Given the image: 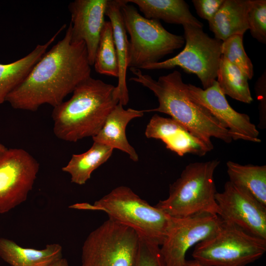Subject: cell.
Here are the masks:
<instances>
[{
    "mask_svg": "<svg viewBox=\"0 0 266 266\" xmlns=\"http://www.w3.org/2000/svg\"><path fill=\"white\" fill-rule=\"evenodd\" d=\"M91 66L84 42L72 39L70 23L64 38L45 53L6 101L31 111L44 104L54 107L91 76Z\"/></svg>",
    "mask_w": 266,
    "mask_h": 266,
    "instance_id": "cell-1",
    "label": "cell"
},
{
    "mask_svg": "<svg viewBox=\"0 0 266 266\" xmlns=\"http://www.w3.org/2000/svg\"><path fill=\"white\" fill-rule=\"evenodd\" d=\"M133 75L130 80L153 92L157 98V107L144 112L166 114L186 127L192 133L208 142L213 137L225 142L236 140L235 136L222 125L204 107L193 100L187 94V84L182 74L175 70L157 80L143 74L139 68H130Z\"/></svg>",
    "mask_w": 266,
    "mask_h": 266,
    "instance_id": "cell-2",
    "label": "cell"
},
{
    "mask_svg": "<svg viewBox=\"0 0 266 266\" xmlns=\"http://www.w3.org/2000/svg\"><path fill=\"white\" fill-rule=\"evenodd\" d=\"M115 86L89 77L80 83L71 97L53 107V132L59 139L76 142L96 136L119 103Z\"/></svg>",
    "mask_w": 266,
    "mask_h": 266,
    "instance_id": "cell-3",
    "label": "cell"
},
{
    "mask_svg": "<svg viewBox=\"0 0 266 266\" xmlns=\"http://www.w3.org/2000/svg\"><path fill=\"white\" fill-rule=\"evenodd\" d=\"M69 207L102 211L108 219L131 228L140 237L160 246L165 238L170 218L125 186L116 187L93 204L77 203Z\"/></svg>",
    "mask_w": 266,
    "mask_h": 266,
    "instance_id": "cell-4",
    "label": "cell"
},
{
    "mask_svg": "<svg viewBox=\"0 0 266 266\" xmlns=\"http://www.w3.org/2000/svg\"><path fill=\"white\" fill-rule=\"evenodd\" d=\"M220 161L213 160L189 164L170 185L169 195L154 205L173 218L202 213L219 215L214 173Z\"/></svg>",
    "mask_w": 266,
    "mask_h": 266,
    "instance_id": "cell-5",
    "label": "cell"
},
{
    "mask_svg": "<svg viewBox=\"0 0 266 266\" xmlns=\"http://www.w3.org/2000/svg\"><path fill=\"white\" fill-rule=\"evenodd\" d=\"M121 11L130 37L129 67L140 69L159 62L184 44L183 36L168 32L160 20L144 17L126 0H122Z\"/></svg>",
    "mask_w": 266,
    "mask_h": 266,
    "instance_id": "cell-6",
    "label": "cell"
},
{
    "mask_svg": "<svg viewBox=\"0 0 266 266\" xmlns=\"http://www.w3.org/2000/svg\"><path fill=\"white\" fill-rule=\"evenodd\" d=\"M266 251V239L223 221L215 234L195 245L192 257L204 266H246Z\"/></svg>",
    "mask_w": 266,
    "mask_h": 266,
    "instance_id": "cell-7",
    "label": "cell"
},
{
    "mask_svg": "<svg viewBox=\"0 0 266 266\" xmlns=\"http://www.w3.org/2000/svg\"><path fill=\"white\" fill-rule=\"evenodd\" d=\"M183 27L184 49L171 58L146 65L141 69H169L179 66L188 73L196 74L203 89H206L216 80L222 41L209 36L203 32L202 27L190 24Z\"/></svg>",
    "mask_w": 266,
    "mask_h": 266,
    "instance_id": "cell-8",
    "label": "cell"
},
{
    "mask_svg": "<svg viewBox=\"0 0 266 266\" xmlns=\"http://www.w3.org/2000/svg\"><path fill=\"white\" fill-rule=\"evenodd\" d=\"M139 240L133 230L108 219L85 239L81 266H133Z\"/></svg>",
    "mask_w": 266,
    "mask_h": 266,
    "instance_id": "cell-9",
    "label": "cell"
},
{
    "mask_svg": "<svg viewBox=\"0 0 266 266\" xmlns=\"http://www.w3.org/2000/svg\"><path fill=\"white\" fill-rule=\"evenodd\" d=\"M39 169L37 161L22 148L0 151V214L25 202Z\"/></svg>",
    "mask_w": 266,
    "mask_h": 266,
    "instance_id": "cell-10",
    "label": "cell"
},
{
    "mask_svg": "<svg viewBox=\"0 0 266 266\" xmlns=\"http://www.w3.org/2000/svg\"><path fill=\"white\" fill-rule=\"evenodd\" d=\"M222 223L218 215L209 213L182 218L170 217L160 247L166 266H185L188 250L215 234Z\"/></svg>",
    "mask_w": 266,
    "mask_h": 266,
    "instance_id": "cell-11",
    "label": "cell"
},
{
    "mask_svg": "<svg viewBox=\"0 0 266 266\" xmlns=\"http://www.w3.org/2000/svg\"><path fill=\"white\" fill-rule=\"evenodd\" d=\"M215 200L218 216L223 221L232 223L246 233L266 240V207L229 181L223 192L216 193Z\"/></svg>",
    "mask_w": 266,
    "mask_h": 266,
    "instance_id": "cell-12",
    "label": "cell"
},
{
    "mask_svg": "<svg viewBox=\"0 0 266 266\" xmlns=\"http://www.w3.org/2000/svg\"><path fill=\"white\" fill-rule=\"evenodd\" d=\"M187 94L193 100L205 108L233 133L236 140L261 142L258 137L259 132L251 122L249 116L236 111L230 106L216 80L206 89L188 84Z\"/></svg>",
    "mask_w": 266,
    "mask_h": 266,
    "instance_id": "cell-13",
    "label": "cell"
},
{
    "mask_svg": "<svg viewBox=\"0 0 266 266\" xmlns=\"http://www.w3.org/2000/svg\"><path fill=\"white\" fill-rule=\"evenodd\" d=\"M108 0H75L68 7L71 15V38L85 43L90 64L94 65Z\"/></svg>",
    "mask_w": 266,
    "mask_h": 266,
    "instance_id": "cell-14",
    "label": "cell"
},
{
    "mask_svg": "<svg viewBox=\"0 0 266 266\" xmlns=\"http://www.w3.org/2000/svg\"><path fill=\"white\" fill-rule=\"evenodd\" d=\"M145 135L149 138L160 139L167 149L179 156L192 154L202 157L213 149L212 142L195 135L174 119L158 114H155L150 119Z\"/></svg>",
    "mask_w": 266,
    "mask_h": 266,
    "instance_id": "cell-15",
    "label": "cell"
},
{
    "mask_svg": "<svg viewBox=\"0 0 266 266\" xmlns=\"http://www.w3.org/2000/svg\"><path fill=\"white\" fill-rule=\"evenodd\" d=\"M144 112V110L131 108L125 109L123 105L119 102L108 115L99 133L92 137L93 141L113 149H119L127 153L132 161L137 162L138 154L128 142L126 130L132 120L142 117Z\"/></svg>",
    "mask_w": 266,
    "mask_h": 266,
    "instance_id": "cell-16",
    "label": "cell"
},
{
    "mask_svg": "<svg viewBox=\"0 0 266 266\" xmlns=\"http://www.w3.org/2000/svg\"><path fill=\"white\" fill-rule=\"evenodd\" d=\"M121 4L122 0H108L105 16L112 25L119 67L118 83L114 94L124 106L129 101L126 74L130 62V44L121 11Z\"/></svg>",
    "mask_w": 266,
    "mask_h": 266,
    "instance_id": "cell-17",
    "label": "cell"
},
{
    "mask_svg": "<svg viewBox=\"0 0 266 266\" xmlns=\"http://www.w3.org/2000/svg\"><path fill=\"white\" fill-rule=\"evenodd\" d=\"M251 0H224L209 21L210 30L222 41L235 34L243 35L249 29L247 14Z\"/></svg>",
    "mask_w": 266,
    "mask_h": 266,
    "instance_id": "cell-18",
    "label": "cell"
},
{
    "mask_svg": "<svg viewBox=\"0 0 266 266\" xmlns=\"http://www.w3.org/2000/svg\"><path fill=\"white\" fill-rule=\"evenodd\" d=\"M66 27V24L63 25L45 44L37 45L26 56L11 63H0V105L6 101L8 95L24 80Z\"/></svg>",
    "mask_w": 266,
    "mask_h": 266,
    "instance_id": "cell-19",
    "label": "cell"
},
{
    "mask_svg": "<svg viewBox=\"0 0 266 266\" xmlns=\"http://www.w3.org/2000/svg\"><path fill=\"white\" fill-rule=\"evenodd\" d=\"M0 257L11 266H40L62 257V247L52 243L42 249L25 248L11 239L0 237Z\"/></svg>",
    "mask_w": 266,
    "mask_h": 266,
    "instance_id": "cell-20",
    "label": "cell"
},
{
    "mask_svg": "<svg viewBox=\"0 0 266 266\" xmlns=\"http://www.w3.org/2000/svg\"><path fill=\"white\" fill-rule=\"evenodd\" d=\"M138 6L144 17L162 20L175 24H190L203 27V24L193 15L189 5L183 0H126Z\"/></svg>",
    "mask_w": 266,
    "mask_h": 266,
    "instance_id": "cell-21",
    "label": "cell"
},
{
    "mask_svg": "<svg viewBox=\"0 0 266 266\" xmlns=\"http://www.w3.org/2000/svg\"><path fill=\"white\" fill-rule=\"evenodd\" d=\"M113 151V149L107 145L94 141L87 151L73 154L62 170L70 175L72 183L84 185L91 178L93 172L109 159Z\"/></svg>",
    "mask_w": 266,
    "mask_h": 266,
    "instance_id": "cell-22",
    "label": "cell"
},
{
    "mask_svg": "<svg viewBox=\"0 0 266 266\" xmlns=\"http://www.w3.org/2000/svg\"><path fill=\"white\" fill-rule=\"evenodd\" d=\"M226 164L229 181L266 207V166L242 165L231 161Z\"/></svg>",
    "mask_w": 266,
    "mask_h": 266,
    "instance_id": "cell-23",
    "label": "cell"
},
{
    "mask_svg": "<svg viewBox=\"0 0 266 266\" xmlns=\"http://www.w3.org/2000/svg\"><path fill=\"white\" fill-rule=\"evenodd\" d=\"M216 79L225 95L246 103L253 101L246 75L222 56Z\"/></svg>",
    "mask_w": 266,
    "mask_h": 266,
    "instance_id": "cell-24",
    "label": "cell"
},
{
    "mask_svg": "<svg viewBox=\"0 0 266 266\" xmlns=\"http://www.w3.org/2000/svg\"><path fill=\"white\" fill-rule=\"evenodd\" d=\"M93 66L98 73L118 78V60L109 21H105L102 29Z\"/></svg>",
    "mask_w": 266,
    "mask_h": 266,
    "instance_id": "cell-25",
    "label": "cell"
},
{
    "mask_svg": "<svg viewBox=\"0 0 266 266\" xmlns=\"http://www.w3.org/2000/svg\"><path fill=\"white\" fill-rule=\"evenodd\" d=\"M243 35H232L222 41V56L245 73L248 79L254 75L253 66L243 44Z\"/></svg>",
    "mask_w": 266,
    "mask_h": 266,
    "instance_id": "cell-26",
    "label": "cell"
},
{
    "mask_svg": "<svg viewBox=\"0 0 266 266\" xmlns=\"http://www.w3.org/2000/svg\"><path fill=\"white\" fill-rule=\"evenodd\" d=\"M247 21L253 38L266 43V0H251L247 14Z\"/></svg>",
    "mask_w": 266,
    "mask_h": 266,
    "instance_id": "cell-27",
    "label": "cell"
},
{
    "mask_svg": "<svg viewBox=\"0 0 266 266\" xmlns=\"http://www.w3.org/2000/svg\"><path fill=\"white\" fill-rule=\"evenodd\" d=\"M160 247L159 245L140 237L133 266H166Z\"/></svg>",
    "mask_w": 266,
    "mask_h": 266,
    "instance_id": "cell-28",
    "label": "cell"
},
{
    "mask_svg": "<svg viewBox=\"0 0 266 266\" xmlns=\"http://www.w3.org/2000/svg\"><path fill=\"white\" fill-rule=\"evenodd\" d=\"M224 0H193L197 14L202 19L210 21L221 7Z\"/></svg>",
    "mask_w": 266,
    "mask_h": 266,
    "instance_id": "cell-29",
    "label": "cell"
},
{
    "mask_svg": "<svg viewBox=\"0 0 266 266\" xmlns=\"http://www.w3.org/2000/svg\"><path fill=\"white\" fill-rule=\"evenodd\" d=\"M256 94L260 101V118L261 125L263 128L266 125V70L262 75L258 78L255 84V88Z\"/></svg>",
    "mask_w": 266,
    "mask_h": 266,
    "instance_id": "cell-30",
    "label": "cell"
},
{
    "mask_svg": "<svg viewBox=\"0 0 266 266\" xmlns=\"http://www.w3.org/2000/svg\"><path fill=\"white\" fill-rule=\"evenodd\" d=\"M47 266H69V265L66 259L61 257L53 261Z\"/></svg>",
    "mask_w": 266,
    "mask_h": 266,
    "instance_id": "cell-31",
    "label": "cell"
},
{
    "mask_svg": "<svg viewBox=\"0 0 266 266\" xmlns=\"http://www.w3.org/2000/svg\"><path fill=\"white\" fill-rule=\"evenodd\" d=\"M185 266H204L196 260H187Z\"/></svg>",
    "mask_w": 266,
    "mask_h": 266,
    "instance_id": "cell-32",
    "label": "cell"
},
{
    "mask_svg": "<svg viewBox=\"0 0 266 266\" xmlns=\"http://www.w3.org/2000/svg\"><path fill=\"white\" fill-rule=\"evenodd\" d=\"M6 147L1 143H0V151L5 149Z\"/></svg>",
    "mask_w": 266,
    "mask_h": 266,
    "instance_id": "cell-33",
    "label": "cell"
},
{
    "mask_svg": "<svg viewBox=\"0 0 266 266\" xmlns=\"http://www.w3.org/2000/svg\"><path fill=\"white\" fill-rule=\"evenodd\" d=\"M49 265V264H48ZM48 265H41V266H47Z\"/></svg>",
    "mask_w": 266,
    "mask_h": 266,
    "instance_id": "cell-34",
    "label": "cell"
}]
</instances>
